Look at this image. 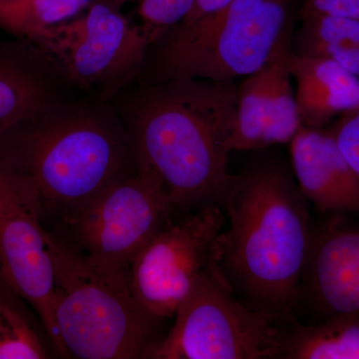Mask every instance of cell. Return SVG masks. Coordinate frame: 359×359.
<instances>
[{"label":"cell","mask_w":359,"mask_h":359,"mask_svg":"<svg viewBox=\"0 0 359 359\" xmlns=\"http://www.w3.org/2000/svg\"><path fill=\"white\" fill-rule=\"evenodd\" d=\"M238 84L175 78L144 84L123 120L137 163L158 177L177 212L223 208L235 186L228 173Z\"/></svg>","instance_id":"1"},{"label":"cell","mask_w":359,"mask_h":359,"mask_svg":"<svg viewBox=\"0 0 359 359\" xmlns=\"http://www.w3.org/2000/svg\"><path fill=\"white\" fill-rule=\"evenodd\" d=\"M306 198L278 165L236 176L224 210L230 226L212 262L245 306L280 321L294 316L311 245Z\"/></svg>","instance_id":"2"},{"label":"cell","mask_w":359,"mask_h":359,"mask_svg":"<svg viewBox=\"0 0 359 359\" xmlns=\"http://www.w3.org/2000/svg\"><path fill=\"white\" fill-rule=\"evenodd\" d=\"M0 140V156L32 183L42 219L63 226L138 170L124 122L103 106L57 100Z\"/></svg>","instance_id":"3"},{"label":"cell","mask_w":359,"mask_h":359,"mask_svg":"<svg viewBox=\"0 0 359 359\" xmlns=\"http://www.w3.org/2000/svg\"><path fill=\"white\" fill-rule=\"evenodd\" d=\"M292 0H233L218 13L179 23L154 44L144 84L175 78L235 82L290 46Z\"/></svg>","instance_id":"4"},{"label":"cell","mask_w":359,"mask_h":359,"mask_svg":"<svg viewBox=\"0 0 359 359\" xmlns=\"http://www.w3.org/2000/svg\"><path fill=\"white\" fill-rule=\"evenodd\" d=\"M54 266L53 313L68 358H146L160 339L156 323L129 283L90 268L67 242L46 230Z\"/></svg>","instance_id":"5"},{"label":"cell","mask_w":359,"mask_h":359,"mask_svg":"<svg viewBox=\"0 0 359 359\" xmlns=\"http://www.w3.org/2000/svg\"><path fill=\"white\" fill-rule=\"evenodd\" d=\"M283 334L285 323L245 306L211 259L146 358H280Z\"/></svg>","instance_id":"6"},{"label":"cell","mask_w":359,"mask_h":359,"mask_svg":"<svg viewBox=\"0 0 359 359\" xmlns=\"http://www.w3.org/2000/svg\"><path fill=\"white\" fill-rule=\"evenodd\" d=\"M175 209L158 177L136 173L110 187L65 224V240L90 268L129 283L132 262L156 233L172 223Z\"/></svg>","instance_id":"7"},{"label":"cell","mask_w":359,"mask_h":359,"mask_svg":"<svg viewBox=\"0 0 359 359\" xmlns=\"http://www.w3.org/2000/svg\"><path fill=\"white\" fill-rule=\"evenodd\" d=\"M120 9L110 0H94L84 14L27 42L70 83L112 97L141 72L151 48L141 25Z\"/></svg>","instance_id":"8"},{"label":"cell","mask_w":359,"mask_h":359,"mask_svg":"<svg viewBox=\"0 0 359 359\" xmlns=\"http://www.w3.org/2000/svg\"><path fill=\"white\" fill-rule=\"evenodd\" d=\"M34 189L0 156V276L32 306L56 355L68 358L53 313V261Z\"/></svg>","instance_id":"9"},{"label":"cell","mask_w":359,"mask_h":359,"mask_svg":"<svg viewBox=\"0 0 359 359\" xmlns=\"http://www.w3.org/2000/svg\"><path fill=\"white\" fill-rule=\"evenodd\" d=\"M224 210L207 205L186 212L156 233L130 266L129 287L139 306L156 323L175 316L212 257L226 226Z\"/></svg>","instance_id":"10"},{"label":"cell","mask_w":359,"mask_h":359,"mask_svg":"<svg viewBox=\"0 0 359 359\" xmlns=\"http://www.w3.org/2000/svg\"><path fill=\"white\" fill-rule=\"evenodd\" d=\"M290 50L285 47L238 85L231 152L290 143L302 128L287 67Z\"/></svg>","instance_id":"11"},{"label":"cell","mask_w":359,"mask_h":359,"mask_svg":"<svg viewBox=\"0 0 359 359\" xmlns=\"http://www.w3.org/2000/svg\"><path fill=\"white\" fill-rule=\"evenodd\" d=\"M302 292L323 320L359 318V226L332 223L311 233Z\"/></svg>","instance_id":"12"},{"label":"cell","mask_w":359,"mask_h":359,"mask_svg":"<svg viewBox=\"0 0 359 359\" xmlns=\"http://www.w3.org/2000/svg\"><path fill=\"white\" fill-rule=\"evenodd\" d=\"M297 186L306 200L327 212H359V175L332 132L302 127L290 141Z\"/></svg>","instance_id":"13"},{"label":"cell","mask_w":359,"mask_h":359,"mask_svg":"<svg viewBox=\"0 0 359 359\" xmlns=\"http://www.w3.org/2000/svg\"><path fill=\"white\" fill-rule=\"evenodd\" d=\"M55 74L29 42H0V136L58 100Z\"/></svg>","instance_id":"14"},{"label":"cell","mask_w":359,"mask_h":359,"mask_svg":"<svg viewBox=\"0 0 359 359\" xmlns=\"http://www.w3.org/2000/svg\"><path fill=\"white\" fill-rule=\"evenodd\" d=\"M302 127L323 129L337 115L359 108V77L330 59L287 53Z\"/></svg>","instance_id":"15"},{"label":"cell","mask_w":359,"mask_h":359,"mask_svg":"<svg viewBox=\"0 0 359 359\" xmlns=\"http://www.w3.org/2000/svg\"><path fill=\"white\" fill-rule=\"evenodd\" d=\"M280 358L359 359V318H325L311 325L287 318Z\"/></svg>","instance_id":"16"},{"label":"cell","mask_w":359,"mask_h":359,"mask_svg":"<svg viewBox=\"0 0 359 359\" xmlns=\"http://www.w3.org/2000/svg\"><path fill=\"white\" fill-rule=\"evenodd\" d=\"M94 0H13L0 6V28L30 41L39 33L73 20Z\"/></svg>","instance_id":"17"},{"label":"cell","mask_w":359,"mask_h":359,"mask_svg":"<svg viewBox=\"0 0 359 359\" xmlns=\"http://www.w3.org/2000/svg\"><path fill=\"white\" fill-rule=\"evenodd\" d=\"M49 358V347L29 318L18 304L0 297V359Z\"/></svg>","instance_id":"18"},{"label":"cell","mask_w":359,"mask_h":359,"mask_svg":"<svg viewBox=\"0 0 359 359\" xmlns=\"http://www.w3.org/2000/svg\"><path fill=\"white\" fill-rule=\"evenodd\" d=\"M194 4L195 0H140L141 27L151 45L185 20Z\"/></svg>","instance_id":"19"},{"label":"cell","mask_w":359,"mask_h":359,"mask_svg":"<svg viewBox=\"0 0 359 359\" xmlns=\"http://www.w3.org/2000/svg\"><path fill=\"white\" fill-rule=\"evenodd\" d=\"M297 39L359 47V20L320 14L302 15Z\"/></svg>","instance_id":"20"},{"label":"cell","mask_w":359,"mask_h":359,"mask_svg":"<svg viewBox=\"0 0 359 359\" xmlns=\"http://www.w3.org/2000/svg\"><path fill=\"white\" fill-rule=\"evenodd\" d=\"M294 53L330 59L347 72L359 77V47L330 44L316 40L297 39Z\"/></svg>","instance_id":"21"},{"label":"cell","mask_w":359,"mask_h":359,"mask_svg":"<svg viewBox=\"0 0 359 359\" xmlns=\"http://www.w3.org/2000/svg\"><path fill=\"white\" fill-rule=\"evenodd\" d=\"M330 131L342 155L359 175V108L342 115Z\"/></svg>","instance_id":"22"},{"label":"cell","mask_w":359,"mask_h":359,"mask_svg":"<svg viewBox=\"0 0 359 359\" xmlns=\"http://www.w3.org/2000/svg\"><path fill=\"white\" fill-rule=\"evenodd\" d=\"M342 16L359 20V0H308L302 15Z\"/></svg>","instance_id":"23"},{"label":"cell","mask_w":359,"mask_h":359,"mask_svg":"<svg viewBox=\"0 0 359 359\" xmlns=\"http://www.w3.org/2000/svg\"><path fill=\"white\" fill-rule=\"evenodd\" d=\"M233 0H195V4L191 9L190 13L187 15L185 20L180 23L193 22V21L212 15L218 13L231 4Z\"/></svg>","instance_id":"24"},{"label":"cell","mask_w":359,"mask_h":359,"mask_svg":"<svg viewBox=\"0 0 359 359\" xmlns=\"http://www.w3.org/2000/svg\"><path fill=\"white\" fill-rule=\"evenodd\" d=\"M110 1H112L117 6L122 7L125 4H128V2L140 1V0H110Z\"/></svg>","instance_id":"25"}]
</instances>
